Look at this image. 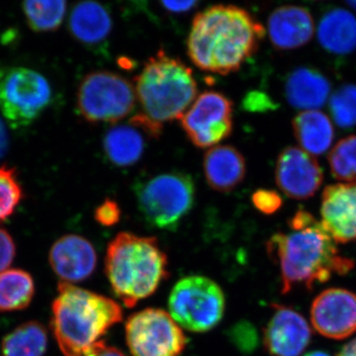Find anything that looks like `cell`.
<instances>
[{"instance_id":"obj_39","label":"cell","mask_w":356,"mask_h":356,"mask_svg":"<svg viewBox=\"0 0 356 356\" xmlns=\"http://www.w3.org/2000/svg\"><path fill=\"white\" fill-rule=\"evenodd\" d=\"M346 4H348L350 8H353L355 10H356V1H348L346 2Z\"/></svg>"},{"instance_id":"obj_23","label":"cell","mask_w":356,"mask_h":356,"mask_svg":"<svg viewBox=\"0 0 356 356\" xmlns=\"http://www.w3.org/2000/svg\"><path fill=\"white\" fill-rule=\"evenodd\" d=\"M103 149L114 165L121 168L134 165L144 153V137L139 128L131 124L116 126L105 134Z\"/></svg>"},{"instance_id":"obj_15","label":"cell","mask_w":356,"mask_h":356,"mask_svg":"<svg viewBox=\"0 0 356 356\" xmlns=\"http://www.w3.org/2000/svg\"><path fill=\"white\" fill-rule=\"evenodd\" d=\"M321 217L336 243L356 241V181L329 185L322 194Z\"/></svg>"},{"instance_id":"obj_21","label":"cell","mask_w":356,"mask_h":356,"mask_svg":"<svg viewBox=\"0 0 356 356\" xmlns=\"http://www.w3.org/2000/svg\"><path fill=\"white\" fill-rule=\"evenodd\" d=\"M318 40L329 53L348 55L356 50V17L350 11L334 8L321 18Z\"/></svg>"},{"instance_id":"obj_2","label":"cell","mask_w":356,"mask_h":356,"mask_svg":"<svg viewBox=\"0 0 356 356\" xmlns=\"http://www.w3.org/2000/svg\"><path fill=\"white\" fill-rule=\"evenodd\" d=\"M264 36L266 28L248 10L218 4L194 18L187 54L199 70L228 76L257 53Z\"/></svg>"},{"instance_id":"obj_11","label":"cell","mask_w":356,"mask_h":356,"mask_svg":"<svg viewBox=\"0 0 356 356\" xmlns=\"http://www.w3.org/2000/svg\"><path fill=\"white\" fill-rule=\"evenodd\" d=\"M234 103L219 91L201 93L179 119L180 125L194 146L206 149L231 136Z\"/></svg>"},{"instance_id":"obj_37","label":"cell","mask_w":356,"mask_h":356,"mask_svg":"<svg viewBox=\"0 0 356 356\" xmlns=\"http://www.w3.org/2000/svg\"><path fill=\"white\" fill-rule=\"evenodd\" d=\"M337 356H356V339L346 343Z\"/></svg>"},{"instance_id":"obj_4","label":"cell","mask_w":356,"mask_h":356,"mask_svg":"<svg viewBox=\"0 0 356 356\" xmlns=\"http://www.w3.org/2000/svg\"><path fill=\"white\" fill-rule=\"evenodd\" d=\"M105 273L115 296L133 308L168 280V255L154 236L122 232L107 248Z\"/></svg>"},{"instance_id":"obj_19","label":"cell","mask_w":356,"mask_h":356,"mask_svg":"<svg viewBox=\"0 0 356 356\" xmlns=\"http://www.w3.org/2000/svg\"><path fill=\"white\" fill-rule=\"evenodd\" d=\"M331 88V83L322 72L313 67H300L287 76L285 97L294 108L317 110L327 102Z\"/></svg>"},{"instance_id":"obj_12","label":"cell","mask_w":356,"mask_h":356,"mask_svg":"<svg viewBox=\"0 0 356 356\" xmlns=\"http://www.w3.org/2000/svg\"><path fill=\"white\" fill-rule=\"evenodd\" d=\"M276 184L289 198L306 200L322 186V168L314 156L301 147H288L278 156L275 168Z\"/></svg>"},{"instance_id":"obj_17","label":"cell","mask_w":356,"mask_h":356,"mask_svg":"<svg viewBox=\"0 0 356 356\" xmlns=\"http://www.w3.org/2000/svg\"><path fill=\"white\" fill-rule=\"evenodd\" d=\"M268 35L274 48L295 50L313 38L315 21L308 9L296 6L278 7L268 18Z\"/></svg>"},{"instance_id":"obj_3","label":"cell","mask_w":356,"mask_h":356,"mask_svg":"<svg viewBox=\"0 0 356 356\" xmlns=\"http://www.w3.org/2000/svg\"><path fill=\"white\" fill-rule=\"evenodd\" d=\"M51 306V329L65 356H83L123 320L114 300L69 283H60Z\"/></svg>"},{"instance_id":"obj_7","label":"cell","mask_w":356,"mask_h":356,"mask_svg":"<svg viewBox=\"0 0 356 356\" xmlns=\"http://www.w3.org/2000/svg\"><path fill=\"white\" fill-rule=\"evenodd\" d=\"M168 309L180 327L192 332H206L222 320L226 298L214 280L201 275L187 276L173 286Z\"/></svg>"},{"instance_id":"obj_38","label":"cell","mask_w":356,"mask_h":356,"mask_svg":"<svg viewBox=\"0 0 356 356\" xmlns=\"http://www.w3.org/2000/svg\"><path fill=\"white\" fill-rule=\"evenodd\" d=\"M305 356H331L327 355V353H324V351H312L310 353H307Z\"/></svg>"},{"instance_id":"obj_36","label":"cell","mask_w":356,"mask_h":356,"mask_svg":"<svg viewBox=\"0 0 356 356\" xmlns=\"http://www.w3.org/2000/svg\"><path fill=\"white\" fill-rule=\"evenodd\" d=\"M7 149H8V134H7L4 122L0 118V158L6 154Z\"/></svg>"},{"instance_id":"obj_1","label":"cell","mask_w":356,"mask_h":356,"mask_svg":"<svg viewBox=\"0 0 356 356\" xmlns=\"http://www.w3.org/2000/svg\"><path fill=\"white\" fill-rule=\"evenodd\" d=\"M288 226L289 232L275 234L266 243L267 254L280 268L282 294L297 286L312 290L332 274L346 275L355 267L353 259L339 254L334 238L308 211H297Z\"/></svg>"},{"instance_id":"obj_13","label":"cell","mask_w":356,"mask_h":356,"mask_svg":"<svg viewBox=\"0 0 356 356\" xmlns=\"http://www.w3.org/2000/svg\"><path fill=\"white\" fill-rule=\"evenodd\" d=\"M311 322L327 339L350 337L356 332V294L341 288L325 290L312 304Z\"/></svg>"},{"instance_id":"obj_6","label":"cell","mask_w":356,"mask_h":356,"mask_svg":"<svg viewBox=\"0 0 356 356\" xmlns=\"http://www.w3.org/2000/svg\"><path fill=\"white\" fill-rule=\"evenodd\" d=\"M138 208L147 224L163 231H175L191 213L195 202L191 175L172 172L154 175L135 186Z\"/></svg>"},{"instance_id":"obj_20","label":"cell","mask_w":356,"mask_h":356,"mask_svg":"<svg viewBox=\"0 0 356 356\" xmlns=\"http://www.w3.org/2000/svg\"><path fill=\"white\" fill-rule=\"evenodd\" d=\"M112 17L108 9L95 1H83L72 8L69 20L72 36L86 46H96L111 33Z\"/></svg>"},{"instance_id":"obj_30","label":"cell","mask_w":356,"mask_h":356,"mask_svg":"<svg viewBox=\"0 0 356 356\" xmlns=\"http://www.w3.org/2000/svg\"><path fill=\"white\" fill-rule=\"evenodd\" d=\"M252 202L255 208L264 215H273L282 206L280 193L268 189H259L252 194Z\"/></svg>"},{"instance_id":"obj_16","label":"cell","mask_w":356,"mask_h":356,"mask_svg":"<svg viewBox=\"0 0 356 356\" xmlns=\"http://www.w3.org/2000/svg\"><path fill=\"white\" fill-rule=\"evenodd\" d=\"M49 261L56 275L70 284L92 275L97 264V254L92 243L83 236L65 235L51 248Z\"/></svg>"},{"instance_id":"obj_34","label":"cell","mask_w":356,"mask_h":356,"mask_svg":"<svg viewBox=\"0 0 356 356\" xmlns=\"http://www.w3.org/2000/svg\"><path fill=\"white\" fill-rule=\"evenodd\" d=\"M83 356H126L115 346H108L104 341L93 344Z\"/></svg>"},{"instance_id":"obj_25","label":"cell","mask_w":356,"mask_h":356,"mask_svg":"<svg viewBox=\"0 0 356 356\" xmlns=\"http://www.w3.org/2000/svg\"><path fill=\"white\" fill-rule=\"evenodd\" d=\"M48 346L46 327L38 322L24 323L2 341L3 356H43Z\"/></svg>"},{"instance_id":"obj_32","label":"cell","mask_w":356,"mask_h":356,"mask_svg":"<svg viewBox=\"0 0 356 356\" xmlns=\"http://www.w3.org/2000/svg\"><path fill=\"white\" fill-rule=\"evenodd\" d=\"M16 254V245L13 236L6 229L0 228V273L13 264Z\"/></svg>"},{"instance_id":"obj_29","label":"cell","mask_w":356,"mask_h":356,"mask_svg":"<svg viewBox=\"0 0 356 356\" xmlns=\"http://www.w3.org/2000/svg\"><path fill=\"white\" fill-rule=\"evenodd\" d=\"M23 198L15 168L0 166V222L13 216Z\"/></svg>"},{"instance_id":"obj_28","label":"cell","mask_w":356,"mask_h":356,"mask_svg":"<svg viewBox=\"0 0 356 356\" xmlns=\"http://www.w3.org/2000/svg\"><path fill=\"white\" fill-rule=\"evenodd\" d=\"M330 112L339 127H356V86L344 84L332 93L329 102Z\"/></svg>"},{"instance_id":"obj_18","label":"cell","mask_w":356,"mask_h":356,"mask_svg":"<svg viewBox=\"0 0 356 356\" xmlns=\"http://www.w3.org/2000/svg\"><path fill=\"white\" fill-rule=\"evenodd\" d=\"M206 181L213 191L228 193L236 188L247 173V163L235 147L222 145L211 147L204 154Z\"/></svg>"},{"instance_id":"obj_14","label":"cell","mask_w":356,"mask_h":356,"mask_svg":"<svg viewBox=\"0 0 356 356\" xmlns=\"http://www.w3.org/2000/svg\"><path fill=\"white\" fill-rule=\"evenodd\" d=\"M273 314L264 330V348L270 356H300L311 343L306 318L289 307L273 304Z\"/></svg>"},{"instance_id":"obj_24","label":"cell","mask_w":356,"mask_h":356,"mask_svg":"<svg viewBox=\"0 0 356 356\" xmlns=\"http://www.w3.org/2000/svg\"><path fill=\"white\" fill-rule=\"evenodd\" d=\"M35 283L22 269H7L0 273V313L20 311L31 304Z\"/></svg>"},{"instance_id":"obj_35","label":"cell","mask_w":356,"mask_h":356,"mask_svg":"<svg viewBox=\"0 0 356 356\" xmlns=\"http://www.w3.org/2000/svg\"><path fill=\"white\" fill-rule=\"evenodd\" d=\"M161 6L172 13H184L198 6L197 1H163Z\"/></svg>"},{"instance_id":"obj_10","label":"cell","mask_w":356,"mask_h":356,"mask_svg":"<svg viewBox=\"0 0 356 356\" xmlns=\"http://www.w3.org/2000/svg\"><path fill=\"white\" fill-rule=\"evenodd\" d=\"M126 343L133 356H180L187 339L170 314L159 308H147L129 317L125 325Z\"/></svg>"},{"instance_id":"obj_33","label":"cell","mask_w":356,"mask_h":356,"mask_svg":"<svg viewBox=\"0 0 356 356\" xmlns=\"http://www.w3.org/2000/svg\"><path fill=\"white\" fill-rule=\"evenodd\" d=\"M243 103L245 109L252 112L264 111V110L270 109L271 105H273L268 96L264 93L257 92V91L248 93Z\"/></svg>"},{"instance_id":"obj_9","label":"cell","mask_w":356,"mask_h":356,"mask_svg":"<svg viewBox=\"0 0 356 356\" xmlns=\"http://www.w3.org/2000/svg\"><path fill=\"white\" fill-rule=\"evenodd\" d=\"M51 100L50 83L36 70L23 67L0 70V111L11 127L29 126Z\"/></svg>"},{"instance_id":"obj_31","label":"cell","mask_w":356,"mask_h":356,"mask_svg":"<svg viewBox=\"0 0 356 356\" xmlns=\"http://www.w3.org/2000/svg\"><path fill=\"white\" fill-rule=\"evenodd\" d=\"M95 221L104 227H112L118 224L121 219L120 206L112 199H106L96 208Z\"/></svg>"},{"instance_id":"obj_26","label":"cell","mask_w":356,"mask_h":356,"mask_svg":"<svg viewBox=\"0 0 356 356\" xmlns=\"http://www.w3.org/2000/svg\"><path fill=\"white\" fill-rule=\"evenodd\" d=\"M26 21L35 32L56 31L65 19V1H26L22 4Z\"/></svg>"},{"instance_id":"obj_22","label":"cell","mask_w":356,"mask_h":356,"mask_svg":"<svg viewBox=\"0 0 356 356\" xmlns=\"http://www.w3.org/2000/svg\"><path fill=\"white\" fill-rule=\"evenodd\" d=\"M295 138L302 149L312 156L329 151L334 138L331 119L318 110L300 112L292 122Z\"/></svg>"},{"instance_id":"obj_27","label":"cell","mask_w":356,"mask_h":356,"mask_svg":"<svg viewBox=\"0 0 356 356\" xmlns=\"http://www.w3.org/2000/svg\"><path fill=\"white\" fill-rule=\"evenodd\" d=\"M332 177L341 181L356 180V135L348 136L337 143L329 154Z\"/></svg>"},{"instance_id":"obj_8","label":"cell","mask_w":356,"mask_h":356,"mask_svg":"<svg viewBox=\"0 0 356 356\" xmlns=\"http://www.w3.org/2000/svg\"><path fill=\"white\" fill-rule=\"evenodd\" d=\"M135 86L121 74L107 70L86 74L79 84L76 107L89 123H117L132 113Z\"/></svg>"},{"instance_id":"obj_5","label":"cell","mask_w":356,"mask_h":356,"mask_svg":"<svg viewBox=\"0 0 356 356\" xmlns=\"http://www.w3.org/2000/svg\"><path fill=\"white\" fill-rule=\"evenodd\" d=\"M135 91L140 113L163 128L165 122L179 120L195 102L197 83L191 67L161 50L136 76Z\"/></svg>"}]
</instances>
